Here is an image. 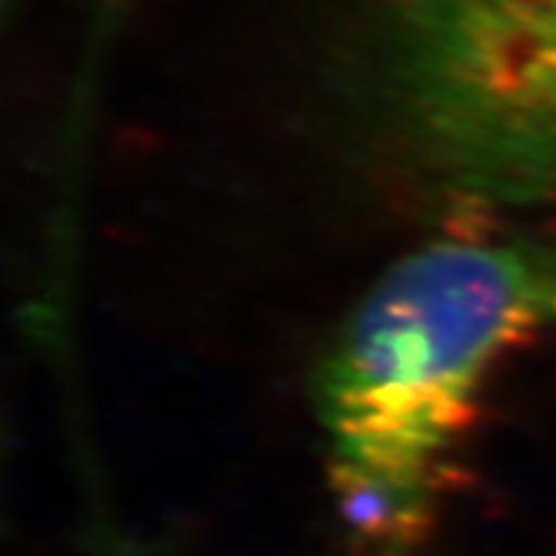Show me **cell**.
I'll return each mask as SVG.
<instances>
[{
	"label": "cell",
	"instance_id": "6da1fadb",
	"mask_svg": "<svg viewBox=\"0 0 556 556\" xmlns=\"http://www.w3.org/2000/svg\"><path fill=\"white\" fill-rule=\"evenodd\" d=\"M556 330V225L429 233L315 366L327 489L358 556H417L500 366Z\"/></svg>",
	"mask_w": 556,
	"mask_h": 556
},
{
	"label": "cell",
	"instance_id": "7a4b0ae2",
	"mask_svg": "<svg viewBox=\"0 0 556 556\" xmlns=\"http://www.w3.org/2000/svg\"><path fill=\"white\" fill-rule=\"evenodd\" d=\"M318 63L346 156L429 233L556 225V0H324Z\"/></svg>",
	"mask_w": 556,
	"mask_h": 556
},
{
	"label": "cell",
	"instance_id": "3957f363",
	"mask_svg": "<svg viewBox=\"0 0 556 556\" xmlns=\"http://www.w3.org/2000/svg\"><path fill=\"white\" fill-rule=\"evenodd\" d=\"M134 3L137 0H94V15H91V26H88V43L83 49L80 77H77V88H74L72 117H68L74 125H86V117L94 109L97 80L103 74L105 49L114 43V37H117L119 26H123Z\"/></svg>",
	"mask_w": 556,
	"mask_h": 556
}]
</instances>
